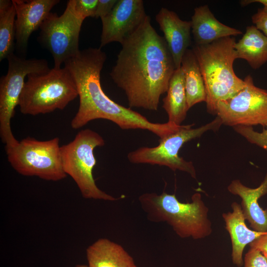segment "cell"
<instances>
[{
  "instance_id": "obj_1",
  "label": "cell",
  "mask_w": 267,
  "mask_h": 267,
  "mask_svg": "<svg viewBox=\"0 0 267 267\" xmlns=\"http://www.w3.org/2000/svg\"><path fill=\"white\" fill-rule=\"evenodd\" d=\"M121 44L111 78L125 92L130 108L157 110L160 97L167 92L176 69L164 38L147 15Z\"/></svg>"
},
{
  "instance_id": "obj_2",
  "label": "cell",
  "mask_w": 267,
  "mask_h": 267,
  "mask_svg": "<svg viewBox=\"0 0 267 267\" xmlns=\"http://www.w3.org/2000/svg\"><path fill=\"white\" fill-rule=\"evenodd\" d=\"M106 59V54L100 47H89L80 50L64 63L76 84L80 100L78 110L71 123L73 129H80L92 120L103 119L114 122L123 130H147L162 139L184 127L169 122H151L139 113L111 99L100 84V73Z\"/></svg>"
},
{
  "instance_id": "obj_3",
  "label": "cell",
  "mask_w": 267,
  "mask_h": 267,
  "mask_svg": "<svg viewBox=\"0 0 267 267\" xmlns=\"http://www.w3.org/2000/svg\"><path fill=\"white\" fill-rule=\"evenodd\" d=\"M235 43L234 37H227L192 48L204 80L207 111L213 115L220 101L233 96L246 85L233 69Z\"/></svg>"
},
{
  "instance_id": "obj_4",
  "label": "cell",
  "mask_w": 267,
  "mask_h": 267,
  "mask_svg": "<svg viewBox=\"0 0 267 267\" xmlns=\"http://www.w3.org/2000/svg\"><path fill=\"white\" fill-rule=\"evenodd\" d=\"M148 220L154 222H166L180 238L201 239L212 232L208 218L209 209L198 192L191 196V202L183 203L175 194L164 191L145 193L138 198Z\"/></svg>"
},
{
  "instance_id": "obj_5",
  "label": "cell",
  "mask_w": 267,
  "mask_h": 267,
  "mask_svg": "<svg viewBox=\"0 0 267 267\" xmlns=\"http://www.w3.org/2000/svg\"><path fill=\"white\" fill-rule=\"evenodd\" d=\"M27 77L18 104L23 114L37 115L62 110L78 96L74 80L64 67Z\"/></svg>"
},
{
  "instance_id": "obj_6",
  "label": "cell",
  "mask_w": 267,
  "mask_h": 267,
  "mask_svg": "<svg viewBox=\"0 0 267 267\" xmlns=\"http://www.w3.org/2000/svg\"><path fill=\"white\" fill-rule=\"evenodd\" d=\"M104 144V140L96 132L89 129L80 131L72 141L60 147L62 166L84 198L114 201L124 196L115 198L100 190L92 174L96 163L94 150Z\"/></svg>"
},
{
  "instance_id": "obj_7",
  "label": "cell",
  "mask_w": 267,
  "mask_h": 267,
  "mask_svg": "<svg viewBox=\"0 0 267 267\" xmlns=\"http://www.w3.org/2000/svg\"><path fill=\"white\" fill-rule=\"evenodd\" d=\"M60 147L58 137L45 141L27 137L5 149L9 163L19 174L56 181L67 176L63 169Z\"/></svg>"
},
{
  "instance_id": "obj_8",
  "label": "cell",
  "mask_w": 267,
  "mask_h": 267,
  "mask_svg": "<svg viewBox=\"0 0 267 267\" xmlns=\"http://www.w3.org/2000/svg\"><path fill=\"white\" fill-rule=\"evenodd\" d=\"M7 59V72L0 80V135L5 148L14 146L19 141L12 134L10 122L18 105L25 79L29 74H44L50 70L45 59H27L14 53Z\"/></svg>"
},
{
  "instance_id": "obj_9",
  "label": "cell",
  "mask_w": 267,
  "mask_h": 267,
  "mask_svg": "<svg viewBox=\"0 0 267 267\" xmlns=\"http://www.w3.org/2000/svg\"><path fill=\"white\" fill-rule=\"evenodd\" d=\"M222 124L217 116L211 122L197 128H192V124L187 125L180 130L160 139L157 146L140 147L129 153L127 158L132 163L167 166L174 171L186 172L196 178V171L192 162L180 157L179 150L186 142L200 137L207 131H217Z\"/></svg>"
},
{
  "instance_id": "obj_10",
  "label": "cell",
  "mask_w": 267,
  "mask_h": 267,
  "mask_svg": "<svg viewBox=\"0 0 267 267\" xmlns=\"http://www.w3.org/2000/svg\"><path fill=\"white\" fill-rule=\"evenodd\" d=\"M84 20L75 10L74 0H70L61 15L50 12L41 25L38 39L51 54L53 68H61L80 51L79 39Z\"/></svg>"
},
{
  "instance_id": "obj_11",
  "label": "cell",
  "mask_w": 267,
  "mask_h": 267,
  "mask_svg": "<svg viewBox=\"0 0 267 267\" xmlns=\"http://www.w3.org/2000/svg\"><path fill=\"white\" fill-rule=\"evenodd\" d=\"M245 86L233 96L220 101L216 115L222 124L229 126L267 124V90L256 87L251 75L244 80Z\"/></svg>"
},
{
  "instance_id": "obj_12",
  "label": "cell",
  "mask_w": 267,
  "mask_h": 267,
  "mask_svg": "<svg viewBox=\"0 0 267 267\" xmlns=\"http://www.w3.org/2000/svg\"><path fill=\"white\" fill-rule=\"evenodd\" d=\"M146 15L142 0H118L112 11L101 18L100 48L112 42L121 44L143 22Z\"/></svg>"
},
{
  "instance_id": "obj_13",
  "label": "cell",
  "mask_w": 267,
  "mask_h": 267,
  "mask_svg": "<svg viewBox=\"0 0 267 267\" xmlns=\"http://www.w3.org/2000/svg\"><path fill=\"white\" fill-rule=\"evenodd\" d=\"M16 10V46L20 52L27 50L32 33L40 27L59 0H12Z\"/></svg>"
},
{
  "instance_id": "obj_14",
  "label": "cell",
  "mask_w": 267,
  "mask_h": 267,
  "mask_svg": "<svg viewBox=\"0 0 267 267\" xmlns=\"http://www.w3.org/2000/svg\"><path fill=\"white\" fill-rule=\"evenodd\" d=\"M155 19L164 34L175 67L178 69L191 44V21L182 20L175 12L164 7L156 15Z\"/></svg>"
},
{
  "instance_id": "obj_15",
  "label": "cell",
  "mask_w": 267,
  "mask_h": 267,
  "mask_svg": "<svg viewBox=\"0 0 267 267\" xmlns=\"http://www.w3.org/2000/svg\"><path fill=\"white\" fill-rule=\"evenodd\" d=\"M227 190L241 199L243 215L252 228L261 233L267 232V209L264 210L258 203L259 199L267 194V173L263 181L257 188L248 187L239 179H234L228 185Z\"/></svg>"
},
{
  "instance_id": "obj_16",
  "label": "cell",
  "mask_w": 267,
  "mask_h": 267,
  "mask_svg": "<svg viewBox=\"0 0 267 267\" xmlns=\"http://www.w3.org/2000/svg\"><path fill=\"white\" fill-rule=\"evenodd\" d=\"M191 23L196 45L207 44L225 37L242 34L239 30L224 25L217 19L207 5L194 9Z\"/></svg>"
},
{
  "instance_id": "obj_17",
  "label": "cell",
  "mask_w": 267,
  "mask_h": 267,
  "mask_svg": "<svg viewBox=\"0 0 267 267\" xmlns=\"http://www.w3.org/2000/svg\"><path fill=\"white\" fill-rule=\"evenodd\" d=\"M232 212L222 215L231 239L232 263L238 267L244 264L243 253L245 247L263 233L247 227L241 205L236 202L231 205Z\"/></svg>"
},
{
  "instance_id": "obj_18",
  "label": "cell",
  "mask_w": 267,
  "mask_h": 267,
  "mask_svg": "<svg viewBox=\"0 0 267 267\" xmlns=\"http://www.w3.org/2000/svg\"><path fill=\"white\" fill-rule=\"evenodd\" d=\"M89 267H137L133 258L120 244L102 238L86 250Z\"/></svg>"
},
{
  "instance_id": "obj_19",
  "label": "cell",
  "mask_w": 267,
  "mask_h": 267,
  "mask_svg": "<svg viewBox=\"0 0 267 267\" xmlns=\"http://www.w3.org/2000/svg\"><path fill=\"white\" fill-rule=\"evenodd\" d=\"M234 48L237 59L245 60L256 70L267 62V37L255 25L248 26Z\"/></svg>"
},
{
  "instance_id": "obj_20",
  "label": "cell",
  "mask_w": 267,
  "mask_h": 267,
  "mask_svg": "<svg viewBox=\"0 0 267 267\" xmlns=\"http://www.w3.org/2000/svg\"><path fill=\"white\" fill-rule=\"evenodd\" d=\"M163 102V107L168 116V122L181 125L189 110L184 73L181 67L176 69L171 77Z\"/></svg>"
},
{
  "instance_id": "obj_21",
  "label": "cell",
  "mask_w": 267,
  "mask_h": 267,
  "mask_svg": "<svg viewBox=\"0 0 267 267\" xmlns=\"http://www.w3.org/2000/svg\"><path fill=\"white\" fill-rule=\"evenodd\" d=\"M181 67L184 76L188 108L206 102V94L204 80L199 64L192 49H187L183 56Z\"/></svg>"
},
{
  "instance_id": "obj_22",
  "label": "cell",
  "mask_w": 267,
  "mask_h": 267,
  "mask_svg": "<svg viewBox=\"0 0 267 267\" xmlns=\"http://www.w3.org/2000/svg\"><path fill=\"white\" fill-rule=\"evenodd\" d=\"M16 10L12 0H0V61L14 50Z\"/></svg>"
},
{
  "instance_id": "obj_23",
  "label": "cell",
  "mask_w": 267,
  "mask_h": 267,
  "mask_svg": "<svg viewBox=\"0 0 267 267\" xmlns=\"http://www.w3.org/2000/svg\"><path fill=\"white\" fill-rule=\"evenodd\" d=\"M262 133L255 131L250 126H236L234 130L249 142L256 144L267 151V124Z\"/></svg>"
},
{
  "instance_id": "obj_24",
  "label": "cell",
  "mask_w": 267,
  "mask_h": 267,
  "mask_svg": "<svg viewBox=\"0 0 267 267\" xmlns=\"http://www.w3.org/2000/svg\"><path fill=\"white\" fill-rule=\"evenodd\" d=\"M98 0H74L77 15L85 20L88 17L95 18Z\"/></svg>"
},
{
  "instance_id": "obj_25",
  "label": "cell",
  "mask_w": 267,
  "mask_h": 267,
  "mask_svg": "<svg viewBox=\"0 0 267 267\" xmlns=\"http://www.w3.org/2000/svg\"><path fill=\"white\" fill-rule=\"evenodd\" d=\"M244 267H267V259L258 250L250 248L244 259Z\"/></svg>"
},
{
  "instance_id": "obj_26",
  "label": "cell",
  "mask_w": 267,
  "mask_h": 267,
  "mask_svg": "<svg viewBox=\"0 0 267 267\" xmlns=\"http://www.w3.org/2000/svg\"><path fill=\"white\" fill-rule=\"evenodd\" d=\"M251 19L257 28L267 37V7L264 6L259 8Z\"/></svg>"
},
{
  "instance_id": "obj_27",
  "label": "cell",
  "mask_w": 267,
  "mask_h": 267,
  "mask_svg": "<svg viewBox=\"0 0 267 267\" xmlns=\"http://www.w3.org/2000/svg\"><path fill=\"white\" fill-rule=\"evenodd\" d=\"M118 0H98L97 5L95 18L105 17L113 9Z\"/></svg>"
},
{
  "instance_id": "obj_28",
  "label": "cell",
  "mask_w": 267,
  "mask_h": 267,
  "mask_svg": "<svg viewBox=\"0 0 267 267\" xmlns=\"http://www.w3.org/2000/svg\"><path fill=\"white\" fill-rule=\"evenodd\" d=\"M250 246V248L259 250L267 259V232L261 234Z\"/></svg>"
},
{
  "instance_id": "obj_29",
  "label": "cell",
  "mask_w": 267,
  "mask_h": 267,
  "mask_svg": "<svg viewBox=\"0 0 267 267\" xmlns=\"http://www.w3.org/2000/svg\"><path fill=\"white\" fill-rule=\"evenodd\" d=\"M258 2L262 4L264 6L267 7V0H242L241 3L242 5H247L251 3Z\"/></svg>"
},
{
  "instance_id": "obj_30",
  "label": "cell",
  "mask_w": 267,
  "mask_h": 267,
  "mask_svg": "<svg viewBox=\"0 0 267 267\" xmlns=\"http://www.w3.org/2000/svg\"><path fill=\"white\" fill-rule=\"evenodd\" d=\"M75 267H89L88 265L78 264L75 266Z\"/></svg>"
}]
</instances>
